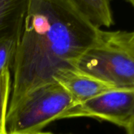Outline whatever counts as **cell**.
Here are the masks:
<instances>
[{
    "label": "cell",
    "mask_w": 134,
    "mask_h": 134,
    "mask_svg": "<svg viewBox=\"0 0 134 134\" xmlns=\"http://www.w3.org/2000/svg\"><path fill=\"white\" fill-rule=\"evenodd\" d=\"M95 27L64 0H30L12 66L8 109L34 88L52 82L99 40Z\"/></svg>",
    "instance_id": "cell-1"
},
{
    "label": "cell",
    "mask_w": 134,
    "mask_h": 134,
    "mask_svg": "<svg viewBox=\"0 0 134 134\" xmlns=\"http://www.w3.org/2000/svg\"><path fill=\"white\" fill-rule=\"evenodd\" d=\"M75 106L71 96L58 81L40 85L8 109L7 134L40 132L49 123L62 119Z\"/></svg>",
    "instance_id": "cell-2"
},
{
    "label": "cell",
    "mask_w": 134,
    "mask_h": 134,
    "mask_svg": "<svg viewBox=\"0 0 134 134\" xmlns=\"http://www.w3.org/2000/svg\"><path fill=\"white\" fill-rule=\"evenodd\" d=\"M75 70L114 89L134 90V55L114 32L102 30L98 41L77 60Z\"/></svg>",
    "instance_id": "cell-3"
},
{
    "label": "cell",
    "mask_w": 134,
    "mask_h": 134,
    "mask_svg": "<svg viewBox=\"0 0 134 134\" xmlns=\"http://www.w3.org/2000/svg\"><path fill=\"white\" fill-rule=\"evenodd\" d=\"M94 118L127 128L134 120V90L111 89L67 110L62 117Z\"/></svg>",
    "instance_id": "cell-4"
},
{
    "label": "cell",
    "mask_w": 134,
    "mask_h": 134,
    "mask_svg": "<svg viewBox=\"0 0 134 134\" xmlns=\"http://www.w3.org/2000/svg\"><path fill=\"white\" fill-rule=\"evenodd\" d=\"M71 96L76 105L82 104L100 94L114 89L107 84L77 70L59 71L54 77Z\"/></svg>",
    "instance_id": "cell-5"
},
{
    "label": "cell",
    "mask_w": 134,
    "mask_h": 134,
    "mask_svg": "<svg viewBox=\"0 0 134 134\" xmlns=\"http://www.w3.org/2000/svg\"><path fill=\"white\" fill-rule=\"evenodd\" d=\"M77 13L95 27L109 28L114 25L110 0H64Z\"/></svg>",
    "instance_id": "cell-6"
},
{
    "label": "cell",
    "mask_w": 134,
    "mask_h": 134,
    "mask_svg": "<svg viewBox=\"0 0 134 134\" xmlns=\"http://www.w3.org/2000/svg\"><path fill=\"white\" fill-rule=\"evenodd\" d=\"M30 0H0V38L20 34Z\"/></svg>",
    "instance_id": "cell-7"
},
{
    "label": "cell",
    "mask_w": 134,
    "mask_h": 134,
    "mask_svg": "<svg viewBox=\"0 0 134 134\" xmlns=\"http://www.w3.org/2000/svg\"><path fill=\"white\" fill-rule=\"evenodd\" d=\"M20 34L0 38V75L7 71H10L12 69Z\"/></svg>",
    "instance_id": "cell-8"
},
{
    "label": "cell",
    "mask_w": 134,
    "mask_h": 134,
    "mask_svg": "<svg viewBox=\"0 0 134 134\" xmlns=\"http://www.w3.org/2000/svg\"><path fill=\"white\" fill-rule=\"evenodd\" d=\"M10 85V71H7L0 75V134H7L6 122Z\"/></svg>",
    "instance_id": "cell-9"
},
{
    "label": "cell",
    "mask_w": 134,
    "mask_h": 134,
    "mask_svg": "<svg viewBox=\"0 0 134 134\" xmlns=\"http://www.w3.org/2000/svg\"><path fill=\"white\" fill-rule=\"evenodd\" d=\"M114 32L118 42L134 55V36H131L129 32L116 31Z\"/></svg>",
    "instance_id": "cell-10"
},
{
    "label": "cell",
    "mask_w": 134,
    "mask_h": 134,
    "mask_svg": "<svg viewBox=\"0 0 134 134\" xmlns=\"http://www.w3.org/2000/svg\"><path fill=\"white\" fill-rule=\"evenodd\" d=\"M126 131H127V134H134V120L126 128Z\"/></svg>",
    "instance_id": "cell-11"
},
{
    "label": "cell",
    "mask_w": 134,
    "mask_h": 134,
    "mask_svg": "<svg viewBox=\"0 0 134 134\" xmlns=\"http://www.w3.org/2000/svg\"><path fill=\"white\" fill-rule=\"evenodd\" d=\"M13 134H52L50 132H32V133H13Z\"/></svg>",
    "instance_id": "cell-12"
},
{
    "label": "cell",
    "mask_w": 134,
    "mask_h": 134,
    "mask_svg": "<svg viewBox=\"0 0 134 134\" xmlns=\"http://www.w3.org/2000/svg\"><path fill=\"white\" fill-rule=\"evenodd\" d=\"M126 1H127L128 3H129L132 6V7L134 8V0H126Z\"/></svg>",
    "instance_id": "cell-13"
},
{
    "label": "cell",
    "mask_w": 134,
    "mask_h": 134,
    "mask_svg": "<svg viewBox=\"0 0 134 134\" xmlns=\"http://www.w3.org/2000/svg\"><path fill=\"white\" fill-rule=\"evenodd\" d=\"M129 33H130V35H131V36H134V31H133V32H129Z\"/></svg>",
    "instance_id": "cell-14"
}]
</instances>
